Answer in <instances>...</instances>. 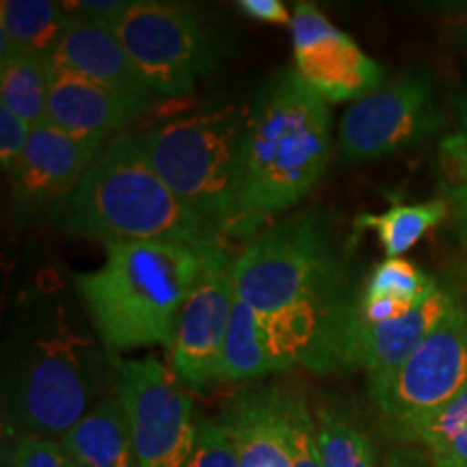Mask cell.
Wrapping results in <instances>:
<instances>
[{
    "label": "cell",
    "instance_id": "cell-29",
    "mask_svg": "<svg viewBox=\"0 0 467 467\" xmlns=\"http://www.w3.org/2000/svg\"><path fill=\"white\" fill-rule=\"evenodd\" d=\"M292 441H295V467H323L314 433V416L303 394L295 392L292 400Z\"/></svg>",
    "mask_w": 467,
    "mask_h": 467
},
{
    "label": "cell",
    "instance_id": "cell-18",
    "mask_svg": "<svg viewBox=\"0 0 467 467\" xmlns=\"http://www.w3.org/2000/svg\"><path fill=\"white\" fill-rule=\"evenodd\" d=\"M58 441L78 467H139L130 422L117 392L98 402Z\"/></svg>",
    "mask_w": 467,
    "mask_h": 467
},
{
    "label": "cell",
    "instance_id": "cell-9",
    "mask_svg": "<svg viewBox=\"0 0 467 467\" xmlns=\"http://www.w3.org/2000/svg\"><path fill=\"white\" fill-rule=\"evenodd\" d=\"M115 392L124 402L139 467H186L197 437V418L186 389L156 355H115Z\"/></svg>",
    "mask_w": 467,
    "mask_h": 467
},
{
    "label": "cell",
    "instance_id": "cell-4",
    "mask_svg": "<svg viewBox=\"0 0 467 467\" xmlns=\"http://www.w3.org/2000/svg\"><path fill=\"white\" fill-rule=\"evenodd\" d=\"M331 110L295 69L271 80L251 107L238 225L296 206L329 167Z\"/></svg>",
    "mask_w": 467,
    "mask_h": 467
},
{
    "label": "cell",
    "instance_id": "cell-33",
    "mask_svg": "<svg viewBox=\"0 0 467 467\" xmlns=\"http://www.w3.org/2000/svg\"><path fill=\"white\" fill-rule=\"evenodd\" d=\"M381 467H416L413 465V461L405 457V454H392L388 461Z\"/></svg>",
    "mask_w": 467,
    "mask_h": 467
},
{
    "label": "cell",
    "instance_id": "cell-30",
    "mask_svg": "<svg viewBox=\"0 0 467 467\" xmlns=\"http://www.w3.org/2000/svg\"><path fill=\"white\" fill-rule=\"evenodd\" d=\"M31 124L11 113L9 109L0 107V165L7 175L14 173L20 165L26 145L31 141Z\"/></svg>",
    "mask_w": 467,
    "mask_h": 467
},
{
    "label": "cell",
    "instance_id": "cell-32",
    "mask_svg": "<svg viewBox=\"0 0 467 467\" xmlns=\"http://www.w3.org/2000/svg\"><path fill=\"white\" fill-rule=\"evenodd\" d=\"M244 16L254 17L258 22H266V25H279V26H290L292 16L285 9L282 0H241L236 5Z\"/></svg>",
    "mask_w": 467,
    "mask_h": 467
},
{
    "label": "cell",
    "instance_id": "cell-22",
    "mask_svg": "<svg viewBox=\"0 0 467 467\" xmlns=\"http://www.w3.org/2000/svg\"><path fill=\"white\" fill-rule=\"evenodd\" d=\"M396 431L422 448L431 467H467V388L431 416Z\"/></svg>",
    "mask_w": 467,
    "mask_h": 467
},
{
    "label": "cell",
    "instance_id": "cell-7",
    "mask_svg": "<svg viewBox=\"0 0 467 467\" xmlns=\"http://www.w3.org/2000/svg\"><path fill=\"white\" fill-rule=\"evenodd\" d=\"M110 31L156 96L182 98L221 61V44L197 9L132 0Z\"/></svg>",
    "mask_w": 467,
    "mask_h": 467
},
{
    "label": "cell",
    "instance_id": "cell-1",
    "mask_svg": "<svg viewBox=\"0 0 467 467\" xmlns=\"http://www.w3.org/2000/svg\"><path fill=\"white\" fill-rule=\"evenodd\" d=\"M234 288L258 317L282 372L303 364L327 314L348 292L340 254L317 213L258 234L234 260Z\"/></svg>",
    "mask_w": 467,
    "mask_h": 467
},
{
    "label": "cell",
    "instance_id": "cell-26",
    "mask_svg": "<svg viewBox=\"0 0 467 467\" xmlns=\"http://www.w3.org/2000/svg\"><path fill=\"white\" fill-rule=\"evenodd\" d=\"M459 132L441 143V167L446 173L448 203L454 213L467 214V98L457 102Z\"/></svg>",
    "mask_w": 467,
    "mask_h": 467
},
{
    "label": "cell",
    "instance_id": "cell-31",
    "mask_svg": "<svg viewBox=\"0 0 467 467\" xmlns=\"http://www.w3.org/2000/svg\"><path fill=\"white\" fill-rule=\"evenodd\" d=\"M132 0H78V3H61L69 20L100 22L109 25L130 7Z\"/></svg>",
    "mask_w": 467,
    "mask_h": 467
},
{
    "label": "cell",
    "instance_id": "cell-3",
    "mask_svg": "<svg viewBox=\"0 0 467 467\" xmlns=\"http://www.w3.org/2000/svg\"><path fill=\"white\" fill-rule=\"evenodd\" d=\"M66 232L109 243L219 244V227L180 200L156 173L139 134L119 132L58 210Z\"/></svg>",
    "mask_w": 467,
    "mask_h": 467
},
{
    "label": "cell",
    "instance_id": "cell-16",
    "mask_svg": "<svg viewBox=\"0 0 467 467\" xmlns=\"http://www.w3.org/2000/svg\"><path fill=\"white\" fill-rule=\"evenodd\" d=\"M50 66L115 91L143 110L156 102V93L145 85L117 35L100 22L69 20L66 35L52 52Z\"/></svg>",
    "mask_w": 467,
    "mask_h": 467
},
{
    "label": "cell",
    "instance_id": "cell-12",
    "mask_svg": "<svg viewBox=\"0 0 467 467\" xmlns=\"http://www.w3.org/2000/svg\"><path fill=\"white\" fill-rule=\"evenodd\" d=\"M234 301V262L225 251H219L203 268L200 282L184 303L169 348V370L184 389L202 392L219 383Z\"/></svg>",
    "mask_w": 467,
    "mask_h": 467
},
{
    "label": "cell",
    "instance_id": "cell-24",
    "mask_svg": "<svg viewBox=\"0 0 467 467\" xmlns=\"http://www.w3.org/2000/svg\"><path fill=\"white\" fill-rule=\"evenodd\" d=\"M69 17L61 3L50 0H3L0 33L7 35L14 48L48 58L63 39Z\"/></svg>",
    "mask_w": 467,
    "mask_h": 467
},
{
    "label": "cell",
    "instance_id": "cell-6",
    "mask_svg": "<svg viewBox=\"0 0 467 467\" xmlns=\"http://www.w3.org/2000/svg\"><path fill=\"white\" fill-rule=\"evenodd\" d=\"M113 358H104L89 337L66 325L39 340L14 399V411L25 431L61 440L115 392Z\"/></svg>",
    "mask_w": 467,
    "mask_h": 467
},
{
    "label": "cell",
    "instance_id": "cell-8",
    "mask_svg": "<svg viewBox=\"0 0 467 467\" xmlns=\"http://www.w3.org/2000/svg\"><path fill=\"white\" fill-rule=\"evenodd\" d=\"M457 299L440 288L416 312L392 323H368L361 317L355 292H347L325 323L301 366L317 375L364 372L368 385L388 379L407 361L426 336L448 317Z\"/></svg>",
    "mask_w": 467,
    "mask_h": 467
},
{
    "label": "cell",
    "instance_id": "cell-13",
    "mask_svg": "<svg viewBox=\"0 0 467 467\" xmlns=\"http://www.w3.org/2000/svg\"><path fill=\"white\" fill-rule=\"evenodd\" d=\"M290 31L295 72L327 104H355L383 85L381 66L317 5L296 3Z\"/></svg>",
    "mask_w": 467,
    "mask_h": 467
},
{
    "label": "cell",
    "instance_id": "cell-10",
    "mask_svg": "<svg viewBox=\"0 0 467 467\" xmlns=\"http://www.w3.org/2000/svg\"><path fill=\"white\" fill-rule=\"evenodd\" d=\"M446 126L429 72H405L368 93L340 121V156L348 162L388 159L416 148Z\"/></svg>",
    "mask_w": 467,
    "mask_h": 467
},
{
    "label": "cell",
    "instance_id": "cell-27",
    "mask_svg": "<svg viewBox=\"0 0 467 467\" xmlns=\"http://www.w3.org/2000/svg\"><path fill=\"white\" fill-rule=\"evenodd\" d=\"M186 467H238L232 437L219 418H197V437Z\"/></svg>",
    "mask_w": 467,
    "mask_h": 467
},
{
    "label": "cell",
    "instance_id": "cell-34",
    "mask_svg": "<svg viewBox=\"0 0 467 467\" xmlns=\"http://www.w3.org/2000/svg\"><path fill=\"white\" fill-rule=\"evenodd\" d=\"M457 221H459V232H461V238H463V243L467 244V214H459Z\"/></svg>",
    "mask_w": 467,
    "mask_h": 467
},
{
    "label": "cell",
    "instance_id": "cell-17",
    "mask_svg": "<svg viewBox=\"0 0 467 467\" xmlns=\"http://www.w3.org/2000/svg\"><path fill=\"white\" fill-rule=\"evenodd\" d=\"M50 69L48 121L78 141L104 145L110 134L126 132L132 121L148 113L115 91L63 69Z\"/></svg>",
    "mask_w": 467,
    "mask_h": 467
},
{
    "label": "cell",
    "instance_id": "cell-14",
    "mask_svg": "<svg viewBox=\"0 0 467 467\" xmlns=\"http://www.w3.org/2000/svg\"><path fill=\"white\" fill-rule=\"evenodd\" d=\"M107 145L78 141L50 121L33 128L20 165L9 175L22 214L58 213Z\"/></svg>",
    "mask_w": 467,
    "mask_h": 467
},
{
    "label": "cell",
    "instance_id": "cell-28",
    "mask_svg": "<svg viewBox=\"0 0 467 467\" xmlns=\"http://www.w3.org/2000/svg\"><path fill=\"white\" fill-rule=\"evenodd\" d=\"M11 467H78L61 441L22 431L11 443Z\"/></svg>",
    "mask_w": 467,
    "mask_h": 467
},
{
    "label": "cell",
    "instance_id": "cell-15",
    "mask_svg": "<svg viewBox=\"0 0 467 467\" xmlns=\"http://www.w3.org/2000/svg\"><path fill=\"white\" fill-rule=\"evenodd\" d=\"M292 400L295 389L255 385L227 402L219 422L232 437L238 467H295Z\"/></svg>",
    "mask_w": 467,
    "mask_h": 467
},
{
    "label": "cell",
    "instance_id": "cell-23",
    "mask_svg": "<svg viewBox=\"0 0 467 467\" xmlns=\"http://www.w3.org/2000/svg\"><path fill=\"white\" fill-rule=\"evenodd\" d=\"M451 213L446 200H431L422 203L396 202L385 213H361L355 217L353 227L377 232L379 243L388 258H400L413 249L433 227L441 223Z\"/></svg>",
    "mask_w": 467,
    "mask_h": 467
},
{
    "label": "cell",
    "instance_id": "cell-21",
    "mask_svg": "<svg viewBox=\"0 0 467 467\" xmlns=\"http://www.w3.org/2000/svg\"><path fill=\"white\" fill-rule=\"evenodd\" d=\"M50 61L33 52L11 48L0 57V107L31 124L48 121Z\"/></svg>",
    "mask_w": 467,
    "mask_h": 467
},
{
    "label": "cell",
    "instance_id": "cell-11",
    "mask_svg": "<svg viewBox=\"0 0 467 467\" xmlns=\"http://www.w3.org/2000/svg\"><path fill=\"white\" fill-rule=\"evenodd\" d=\"M467 388V306L454 303L407 361L383 381L368 385L379 411L396 429L418 422Z\"/></svg>",
    "mask_w": 467,
    "mask_h": 467
},
{
    "label": "cell",
    "instance_id": "cell-20",
    "mask_svg": "<svg viewBox=\"0 0 467 467\" xmlns=\"http://www.w3.org/2000/svg\"><path fill=\"white\" fill-rule=\"evenodd\" d=\"M268 372H282L275 348L262 329L258 317L236 299L221 355L219 383L254 381Z\"/></svg>",
    "mask_w": 467,
    "mask_h": 467
},
{
    "label": "cell",
    "instance_id": "cell-5",
    "mask_svg": "<svg viewBox=\"0 0 467 467\" xmlns=\"http://www.w3.org/2000/svg\"><path fill=\"white\" fill-rule=\"evenodd\" d=\"M251 107L223 104L139 132L156 173L217 227H236Z\"/></svg>",
    "mask_w": 467,
    "mask_h": 467
},
{
    "label": "cell",
    "instance_id": "cell-2",
    "mask_svg": "<svg viewBox=\"0 0 467 467\" xmlns=\"http://www.w3.org/2000/svg\"><path fill=\"white\" fill-rule=\"evenodd\" d=\"M107 260L76 275L98 336L110 353L167 347L175 325L221 244L200 247L171 241L109 243Z\"/></svg>",
    "mask_w": 467,
    "mask_h": 467
},
{
    "label": "cell",
    "instance_id": "cell-19",
    "mask_svg": "<svg viewBox=\"0 0 467 467\" xmlns=\"http://www.w3.org/2000/svg\"><path fill=\"white\" fill-rule=\"evenodd\" d=\"M440 288L413 262L388 258L372 268L364 288L355 292V303L368 323H392L422 307Z\"/></svg>",
    "mask_w": 467,
    "mask_h": 467
},
{
    "label": "cell",
    "instance_id": "cell-25",
    "mask_svg": "<svg viewBox=\"0 0 467 467\" xmlns=\"http://www.w3.org/2000/svg\"><path fill=\"white\" fill-rule=\"evenodd\" d=\"M314 433L323 467H381L375 441L358 422L334 405L312 411Z\"/></svg>",
    "mask_w": 467,
    "mask_h": 467
}]
</instances>
